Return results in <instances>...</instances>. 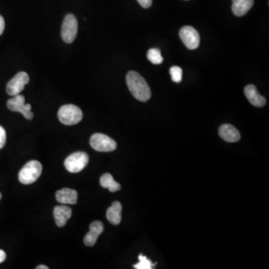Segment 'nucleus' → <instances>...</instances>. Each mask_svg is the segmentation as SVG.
I'll return each mask as SVG.
<instances>
[{
  "instance_id": "f257e3e1",
  "label": "nucleus",
  "mask_w": 269,
  "mask_h": 269,
  "mask_svg": "<svg viewBox=\"0 0 269 269\" xmlns=\"http://www.w3.org/2000/svg\"><path fill=\"white\" fill-rule=\"evenodd\" d=\"M127 84L134 98L141 102H147L151 99V88L139 73L129 72L127 75Z\"/></svg>"
},
{
  "instance_id": "f03ea898",
  "label": "nucleus",
  "mask_w": 269,
  "mask_h": 269,
  "mask_svg": "<svg viewBox=\"0 0 269 269\" xmlns=\"http://www.w3.org/2000/svg\"><path fill=\"white\" fill-rule=\"evenodd\" d=\"M58 117L62 124L71 126L77 124L83 119L82 110L73 104L64 105L59 109Z\"/></svg>"
},
{
  "instance_id": "7ed1b4c3",
  "label": "nucleus",
  "mask_w": 269,
  "mask_h": 269,
  "mask_svg": "<svg viewBox=\"0 0 269 269\" xmlns=\"http://www.w3.org/2000/svg\"><path fill=\"white\" fill-rule=\"evenodd\" d=\"M42 173V165L36 160L27 162L19 173V180L25 185L33 183L41 176Z\"/></svg>"
},
{
  "instance_id": "20e7f679",
  "label": "nucleus",
  "mask_w": 269,
  "mask_h": 269,
  "mask_svg": "<svg viewBox=\"0 0 269 269\" xmlns=\"http://www.w3.org/2000/svg\"><path fill=\"white\" fill-rule=\"evenodd\" d=\"M92 148L99 152H112L117 148V143L106 134L95 133L90 138Z\"/></svg>"
},
{
  "instance_id": "39448f33",
  "label": "nucleus",
  "mask_w": 269,
  "mask_h": 269,
  "mask_svg": "<svg viewBox=\"0 0 269 269\" xmlns=\"http://www.w3.org/2000/svg\"><path fill=\"white\" fill-rule=\"evenodd\" d=\"M89 161V155L86 153L76 152L65 159V166L69 172H80L87 166Z\"/></svg>"
},
{
  "instance_id": "423d86ee",
  "label": "nucleus",
  "mask_w": 269,
  "mask_h": 269,
  "mask_svg": "<svg viewBox=\"0 0 269 269\" xmlns=\"http://www.w3.org/2000/svg\"><path fill=\"white\" fill-rule=\"evenodd\" d=\"M7 106L11 111L21 113L27 120L33 118V113L31 112L32 106L30 104H25V97L21 94L13 96L7 102Z\"/></svg>"
},
{
  "instance_id": "0eeeda50",
  "label": "nucleus",
  "mask_w": 269,
  "mask_h": 269,
  "mask_svg": "<svg viewBox=\"0 0 269 269\" xmlns=\"http://www.w3.org/2000/svg\"><path fill=\"white\" fill-rule=\"evenodd\" d=\"M78 32V22L76 17L73 15H67L65 18L62 24V39L65 43L70 44L76 39Z\"/></svg>"
},
{
  "instance_id": "6e6552de",
  "label": "nucleus",
  "mask_w": 269,
  "mask_h": 269,
  "mask_svg": "<svg viewBox=\"0 0 269 269\" xmlns=\"http://www.w3.org/2000/svg\"><path fill=\"white\" fill-rule=\"evenodd\" d=\"M179 37L185 46L189 49H195L199 46L200 38L198 31L192 26L186 25L179 31Z\"/></svg>"
},
{
  "instance_id": "1a4fd4ad",
  "label": "nucleus",
  "mask_w": 269,
  "mask_h": 269,
  "mask_svg": "<svg viewBox=\"0 0 269 269\" xmlns=\"http://www.w3.org/2000/svg\"><path fill=\"white\" fill-rule=\"evenodd\" d=\"M29 82V75L25 72H20L17 73L15 77L12 78L7 85L6 91L10 96L20 94L24 89L25 85Z\"/></svg>"
},
{
  "instance_id": "9d476101",
  "label": "nucleus",
  "mask_w": 269,
  "mask_h": 269,
  "mask_svg": "<svg viewBox=\"0 0 269 269\" xmlns=\"http://www.w3.org/2000/svg\"><path fill=\"white\" fill-rule=\"evenodd\" d=\"M104 230L103 224L100 221L92 222L90 224V230L84 238V243L88 247H92L95 245L99 236Z\"/></svg>"
},
{
  "instance_id": "9b49d317",
  "label": "nucleus",
  "mask_w": 269,
  "mask_h": 269,
  "mask_svg": "<svg viewBox=\"0 0 269 269\" xmlns=\"http://www.w3.org/2000/svg\"><path fill=\"white\" fill-rule=\"evenodd\" d=\"M219 133L221 138L227 142H237L241 138L239 130L230 124H223L221 126Z\"/></svg>"
},
{
  "instance_id": "f8f14e48",
  "label": "nucleus",
  "mask_w": 269,
  "mask_h": 269,
  "mask_svg": "<svg viewBox=\"0 0 269 269\" xmlns=\"http://www.w3.org/2000/svg\"><path fill=\"white\" fill-rule=\"evenodd\" d=\"M56 198L58 202L62 204H76L77 203L78 192L71 188H64L57 191Z\"/></svg>"
},
{
  "instance_id": "ddd939ff",
  "label": "nucleus",
  "mask_w": 269,
  "mask_h": 269,
  "mask_svg": "<svg viewBox=\"0 0 269 269\" xmlns=\"http://www.w3.org/2000/svg\"><path fill=\"white\" fill-rule=\"evenodd\" d=\"M245 94L249 102L256 107H263L266 105V98L260 95L253 85H248L245 88Z\"/></svg>"
},
{
  "instance_id": "4468645a",
  "label": "nucleus",
  "mask_w": 269,
  "mask_h": 269,
  "mask_svg": "<svg viewBox=\"0 0 269 269\" xmlns=\"http://www.w3.org/2000/svg\"><path fill=\"white\" fill-rule=\"evenodd\" d=\"M53 214L57 226L63 227L71 217L72 209L68 206H57L54 208Z\"/></svg>"
},
{
  "instance_id": "2eb2a0df",
  "label": "nucleus",
  "mask_w": 269,
  "mask_h": 269,
  "mask_svg": "<svg viewBox=\"0 0 269 269\" xmlns=\"http://www.w3.org/2000/svg\"><path fill=\"white\" fill-rule=\"evenodd\" d=\"M121 212L122 205L118 201H114L106 211V218L108 221L113 225H118L121 222Z\"/></svg>"
},
{
  "instance_id": "dca6fc26",
  "label": "nucleus",
  "mask_w": 269,
  "mask_h": 269,
  "mask_svg": "<svg viewBox=\"0 0 269 269\" xmlns=\"http://www.w3.org/2000/svg\"><path fill=\"white\" fill-rule=\"evenodd\" d=\"M254 0H234L232 5V11L237 17L246 15L253 6Z\"/></svg>"
},
{
  "instance_id": "f3484780",
  "label": "nucleus",
  "mask_w": 269,
  "mask_h": 269,
  "mask_svg": "<svg viewBox=\"0 0 269 269\" xmlns=\"http://www.w3.org/2000/svg\"><path fill=\"white\" fill-rule=\"evenodd\" d=\"M100 183L103 188H108L111 192H117V191H120L121 188V185L118 182H116L113 178L112 175L109 173L102 175L100 179Z\"/></svg>"
},
{
  "instance_id": "a211bd4d",
  "label": "nucleus",
  "mask_w": 269,
  "mask_h": 269,
  "mask_svg": "<svg viewBox=\"0 0 269 269\" xmlns=\"http://www.w3.org/2000/svg\"><path fill=\"white\" fill-rule=\"evenodd\" d=\"M138 262L137 264L134 265L133 267L136 269H153L157 266V263H153L151 260L147 258L146 256L142 255V253L138 256Z\"/></svg>"
},
{
  "instance_id": "6ab92c4d",
  "label": "nucleus",
  "mask_w": 269,
  "mask_h": 269,
  "mask_svg": "<svg viewBox=\"0 0 269 269\" xmlns=\"http://www.w3.org/2000/svg\"><path fill=\"white\" fill-rule=\"evenodd\" d=\"M147 56L148 60L154 65H160L163 62V58L161 56V52L159 49L156 48L149 49L147 52Z\"/></svg>"
},
{
  "instance_id": "aec40b11",
  "label": "nucleus",
  "mask_w": 269,
  "mask_h": 269,
  "mask_svg": "<svg viewBox=\"0 0 269 269\" xmlns=\"http://www.w3.org/2000/svg\"><path fill=\"white\" fill-rule=\"evenodd\" d=\"M170 73H171V79L174 83H180L182 79V70L178 66H173L170 69Z\"/></svg>"
},
{
  "instance_id": "412c9836",
  "label": "nucleus",
  "mask_w": 269,
  "mask_h": 269,
  "mask_svg": "<svg viewBox=\"0 0 269 269\" xmlns=\"http://www.w3.org/2000/svg\"><path fill=\"white\" fill-rule=\"evenodd\" d=\"M5 143H6V132L2 126H0V150L3 148Z\"/></svg>"
},
{
  "instance_id": "4be33fe9",
  "label": "nucleus",
  "mask_w": 269,
  "mask_h": 269,
  "mask_svg": "<svg viewBox=\"0 0 269 269\" xmlns=\"http://www.w3.org/2000/svg\"><path fill=\"white\" fill-rule=\"evenodd\" d=\"M137 1L144 8H150L153 3V0H137Z\"/></svg>"
},
{
  "instance_id": "5701e85b",
  "label": "nucleus",
  "mask_w": 269,
  "mask_h": 269,
  "mask_svg": "<svg viewBox=\"0 0 269 269\" xmlns=\"http://www.w3.org/2000/svg\"><path fill=\"white\" fill-rule=\"evenodd\" d=\"M5 29V21L2 15H0V35L3 33Z\"/></svg>"
},
{
  "instance_id": "b1692460",
  "label": "nucleus",
  "mask_w": 269,
  "mask_h": 269,
  "mask_svg": "<svg viewBox=\"0 0 269 269\" xmlns=\"http://www.w3.org/2000/svg\"><path fill=\"white\" fill-rule=\"evenodd\" d=\"M6 259V253L4 250L0 249V263H3Z\"/></svg>"
},
{
  "instance_id": "393cba45",
  "label": "nucleus",
  "mask_w": 269,
  "mask_h": 269,
  "mask_svg": "<svg viewBox=\"0 0 269 269\" xmlns=\"http://www.w3.org/2000/svg\"><path fill=\"white\" fill-rule=\"evenodd\" d=\"M36 269H49V267L47 266H44V265H41V266H37Z\"/></svg>"
},
{
  "instance_id": "a878e982",
  "label": "nucleus",
  "mask_w": 269,
  "mask_h": 269,
  "mask_svg": "<svg viewBox=\"0 0 269 269\" xmlns=\"http://www.w3.org/2000/svg\"><path fill=\"white\" fill-rule=\"evenodd\" d=\"M2 198V194L0 193V200Z\"/></svg>"
},
{
  "instance_id": "bb28decb",
  "label": "nucleus",
  "mask_w": 269,
  "mask_h": 269,
  "mask_svg": "<svg viewBox=\"0 0 269 269\" xmlns=\"http://www.w3.org/2000/svg\"><path fill=\"white\" fill-rule=\"evenodd\" d=\"M233 1H234V0H232V2H233Z\"/></svg>"
}]
</instances>
